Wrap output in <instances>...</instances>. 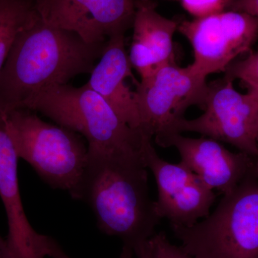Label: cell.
<instances>
[{
  "label": "cell",
  "mask_w": 258,
  "mask_h": 258,
  "mask_svg": "<svg viewBox=\"0 0 258 258\" xmlns=\"http://www.w3.org/2000/svg\"><path fill=\"white\" fill-rule=\"evenodd\" d=\"M19 159L27 161L50 187L74 198L86 168L88 147L79 134L42 120L34 111L4 113Z\"/></svg>",
  "instance_id": "cell-5"
},
{
  "label": "cell",
  "mask_w": 258,
  "mask_h": 258,
  "mask_svg": "<svg viewBox=\"0 0 258 258\" xmlns=\"http://www.w3.org/2000/svg\"><path fill=\"white\" fill-rule=\"evenodd\" d=\"M18 159L0 109V198L8 218V247L13 258H52L62 249L52 237L37 232L28 221L19 189Z\"/></svg>",
  "instance_id": "cell-11"
},
{
  "label": "cell",
  "mask_w": 258,
  "mask_h": 258,
  "mask_svg": "<svg viewBox=\"0 0 258 258\" xmlns=\"http://www.w3.org/2000/svg\"><path fill=\"white\" fill-rule=\"evenodd\" d=\"M145 162L157 182L156 208L161 219H167L171 227H189L210 213L215 191L184 164L164 160L152 143L146 149Z\"/></svg>",
  "instance_id": "cell-10"
},
{
  "label": "cell",
  "mask_w": 258,
  "mask_h": 258,
  "mask_svg": "<svg viewBox=\"0 0 258 258\" xmlns=\"http://www.w3.org/2000/svg\"><path fill=\"white\" fill-rule=\"evenodd\" d=\"M142 161L88 154L74 200L87 204L103 233L134 249L155 234L160 222Z\"/></svg>",
  "instance_id": "cell-2"
},
{
  "label": "cell",
  "mask_w": 258,
  "mask_h": 258,
  "mask_svg": "<svg viewBox=\"0 0 258 258\" xmlns=\"http://www.w3.org/2000/svg\"><path fill=\"white\" fill-rule=\"evenodd\" d=\"M225 77L232 81L239 79L247 88H258V52L244 60L231 63L226 69Z\"/></svg>",
  "instance_id": "cell-17"
},
{
  "label": "cell",
  "mask_w": 258,
  "mask_h": 258,
  "mask_svg": "<svg viewBox=\"0 0 258 258\" xmlns=\"http://www.w3.org/2000/svg\"><path fill=\"white\" fill-rule=\"evenodd\" d=\"M106 43L88 44L74 32L47 25L37 14L19 35L0 71V109H25L47 88L91 74Z\"/></svg>",
  "instance_id": "cell-1"
},
{
  "label": "cell",
  "mask_w": 258,
  "mask_h": 258,
  "mask_svg": "<svg viewBox=\"0 0 258 258\" xmlns=\"http://www.w3.org/2000/svg\"><path fill=\"white\" fill-rule=\"evenodd\" d=\"M192 258H258V178L252 171L208 216L171 227Z\"/></svg>",
  "instance_id": "cell-4"
},
{
  "label": "cell",
  "mask_w": 258,
  "mask_h": 258,
  "mask_svg": "<svg viewBox=\"0 0 258 258\" xmlns=\"http://www.w3.org/2000/svg\"><path fill=\"white\" fill-rule=\"evenodd\" d=\"M37 14L33 0H0V71L19 35Z\"/></svg>",
  "instance_id": "cell-15"
},
{
  "label": "cell",
  "mask_w": 258,
  "mask_h": 258,
  "mask_svg": "<svg viewBox=\"0 0 258 258\" xmlns=\"http://www.w3.org/2000/svg\"><path fill=\"white\" fill-rule=\"evenodd\" d=\"M229 10L243 12L258 18V0H232Z\"/></svg>",
  "instance_id": "cell-19"
},
{
  "label": "cell",
  "mask_w": 258,
  "mask_h": 258,
  "mask_svg": "<svg viewBox=\"0 0 258 258\" xmlns=\"http://www.w3.org/2000/svg\"><path fill=\"white\" fill-rule=\"evenodd\" d=\"M155 141L160 147L175 148L181 164L210 189L223 195L235 189L254 170V158L244 153L230 152L214 139L189 138L176 133Z\"/></svg>",
  "instance_id": "cell-12"
},
{
  "label": "cell",
  "mask_w": 258,
  "mask_h": 258,
  "mask_svg": "<svg viewBox=\"0 0 258 258\" xmlns=\"http://www.w3.org/2000/svg\"><path fill=\"white\" fill-rule=\"evenodd\" d=\"M47 25L74 32L88 44L105 43L132 28L136 0H33Z\"/></svg>",
  "instance_id": "cell-9"
},
{
  "label": "cell",
  "mask_w": 258,
  "mask_h": 258,
  "mask_svg": "<svg viewBox=\"0 0 258 258\" xmlns=\"http://www.w3.org/2000/svg\"><path fill=\"white\" fill-rule=\"evenodd\" d=\"M247 93L253 100L258 111V88H248V92Z\"/></svg>",
  "instance_id": "cell-22"
},
{
  "label": "cell",
  "mask_w": 258,
  "mask_h": 258,
  "mask_svg": "<svg viewBox=\"0 0 258 258\" xmlns=\"http://www.w3.org/2000/svg\"><path fill=\"white\" fill-rule=\"evenodd\" d=\"M203 115L195 119L182 118L171 134L195 132L226 142L239 152L255 158L258 146V111L248 93L236 91L233 81L225 77L208 85ZM168 136V135H167Z\"/></svg>",
  "instance_id": "cell-7"
},
{
  "label": "cell",
  "mask_w": 258,
  "mask_h": 258,
  "mask_svg": "<svg viewBox=\"0 0 258 258\" xmlns=\"http://www.w3.org/2000/svg\"><path fill=\"white\" fill-rule=\"evenodd\" d=\"M133 252L134 258H192L180 246L171 243L163 232L154 234Z\"/></svg>",
  "instance_id": "cell-16"
},
{
  "label": "cell",
  "mask_w": 258,
  "mask_h": 258,
  "mask_svg": "<svg viewBox=\"0 0 258 258\" xmlns=\"http://www.w3.org/2000/svg\"><path fill=\"white\" fill-rule=\"evenodd\" d=\"M132 69L125 50V35H115L107 41L99 62L95 66L86 84L125 123L132 128L142 130L135 91L126 83L128 78L135 79Z\"/></svg>",
  "instance_id": "cell-14"
},
{
  "label": "cell",
  "mask_w": 258,
  "mask_h": 258,
  "mask_svg": "<svg viewBox=\"0 0 258 258\" xmlns=\"http://www.w3.org/2000/svg\"><path fill=\"white\" fill-rule=\"evenodd\" d=\"M254 172H255L256 176L258 178V146H257V154L256 157L254 158Z\"/></svg>",
  "instance_id": "cell-23"
},
{
  "label": "cell",
  "mask_w": 258,
  "mask_h": 258,
  "mask_svg": "<svg viewBox=\"0 0 258 258\" xmlns=\"http://www.w3.org/2000/svg\"><path fill=\"white\" fill-rule=\"evenodd\" d=\"M25 109L39 112L60 126L81 134L87 141L88 155L146 164V149L152 137L125 123L87 84L47 88L29 102Z\"/></svg>",
  "instance_id": "cell-3"
},
{
  "label": "cell",
  "mask_w": 258,
  "mask_h": 258,
  "mask_svg": "<svg viewBox=\"0 0 258 258\" xmlns=\"http://www.w3.org/2000/svg\"><path fill=\"white\" fill-rule=\"evenodd\" d=\"M134 85L142 130L155 140L171 134L189 107L203 108L208 90L206 78L175 62Z\"/></svg>",
  "instance_id": "cell-6"
},
{
  "label": "cell",
  "mask_w": 258,
  "mask_h": 258,
  "mask_svg": "<svg viewBox=\"0 0 258 258\" xmlns=\"http://www.w3.org/2000/svg\"><path fill=\"white\" fill-rule=\"evenodd\" d=\"M232 0H180L181 5L195 18H202L230 10Z\"/></svg>",
  "instance_id": "cell-18"
},
{
  "label": "cell",
  "mask_w": 258,
  "mask_h": 258,
  "mask_svg": "<svg viewBox=\"0 0 258 258\" xmlns=\"http://www.w3.org/2000/svg\"><path fill=\"white\" fill-rule=\"evenodd\" d=\"M179 23L159 14L152 0H136L128 58L141 79L174 60L173 37Z\"/></svg>",
  "instance_id": "cell-13"
},
{
  "label": "cell",
  "mask_w": 258,
  "mask_h": 258,
  "mask_svg": "<svg viewBox=\"0 0 258 258\" xmlns=\"http://www.w3.org/2000/svg\"><path fill=\"white\" fill-rule=\"evenodd\" d=\"M0 258H13L6 239L0 236Z\"/></svg>",
  "instance_id": "cell-21"
},
{
  "label": "cell",
  "mask_w": 258,
  "mask_h": 258,
  "mask_svg": "<svg viewBox=\"0 0 258 258\" xmlns=\"http://www.w3.org/2000/svg\"><path fill=\"white\" fill-rule=\"evenodd\" d=\"M178 30L194 51L191 69L207 78L225 72L235 57L248 52L258 38V18L226 10L179 24Z\"/></svg>",
  "instance_id": "cell-8"
},
{
  "label": "cell",
  "mask_w": 258,
  "mask_h": 258,
  "mask_svg": "<svg viewBox=\"0 0 258 258\" xmlns=\"http://www.w3.org/2000/svg\"><path fill=\"white\" fill-rule=\"evenodd\" d=\"M52 258H71L67 255L62 249L60 252H57ZM120 258H134V252L132 249L128 248V247H123L121 254H120Z\"/></svg>",
  "instance_id": "cell-20"
}]
</instances>
